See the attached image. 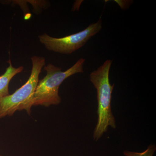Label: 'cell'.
I'll return each mask as SVG.
<instances>
[{
  "instance_id": "1",
  "label": "cell",
  "mask_w": 156,
  "mask_h": 156,
  "mask_svg": "<svg viewBox=\"0 0 156 156\" xmlns=\"http://www.w3.org/2000/svg\"><path fill=\"white\" fill-rule=\"evenodd\" d=\"M112 61L108 59L90 74V80L97 90L98 115L93 139L97 141L107 132L109 127L116 128L115 120L112 111V95L114 84L110 83L109 71Z\"/></svg>"
},
{
  "instance_id": "2",
  "label": "cell",
  "mask_w": 156,
  "mask_h": 156,
  "mask_svg": "<svg viewBox=\"0 0 156 156\" xmlns=\"http://www.w3.org/2000/svg\"><path fill=\"white\" fill-rule=\"evenodd\" d=\"M85 59L80 58L75 64L65 71L61 67L49 63L45 66L47 75L39 80L33 96V106L48 107L52 105H58L61 102L58 95V89L61 84L68 78L78 73L83 72Z\"/></svg>"
},
{
  "instance_id": "3",
  "label": "cell",
  "mask_w": 156,
  "mask_h": 156,
  "mask_svg": "<svg viewBox=\"0 0 156 156\" xmlns=\"http://www.w3.org/2000/svg\"><path fill=\"white\" fill-rule=\"evenodd\" d=\"M31 59L32 68L26 83L13 94L0 99V119L11 116L17 111L25 110L30 115L34 93L38 83L39 76L45 65L44 57L35 56Z\"/></svg>"
},
{
  "instance_id": "4",
  "label": "cell",
  "mask_w": 156,
  "mask_h": 156,
  "mask_svg": "<svg viewBox=\"0 0 156 156\" xmlns=\"http://www.w3.org/2000/svg\"><path fill=\"white\" fill-rule=\"evenodd\" d=\"M102 21L99 18L96 23L77 33L61 38L53 37L44 33L39 36V41L49 51L64 54H70L86 44L89 39L102 28Z\"/></svg>"
},
{
  "instance_id": "5",
  "label": "cell",
  "mask_w": 156,
  "mask_h": 156,
  "mask_svg": "<svg viewBox=\"0 0 156 156\" xmlns=\"http://www.w3.org/2000/svg\"><path fill=\"white\" fill-rule=\"evenodd\" d=\"M8 62L9 64V67L7 68L5 73L0 76V99L10 95L9 86L10 82L14 76L22 72L23 69L22 66L14 67L10 59Z\"/></svg>"
},
{
  "instance_id": "6",
  "label": "cell",
  "mask_w": 156,
  "mask_h": 156,
  "mask_svg": "<svg viewBox=\"0 0 156 156\" xmlns=\"http://www.w3.org/2000/svg\"><path fill=\"white\" fill-rule=\"evenodd\" d=\"M156 150V146L152 144L148 147L147 148L142 152L125 151L124 154L126 156H153Z\"/></svg>"
},
{
  "instance_id": "7",
  "label": "cell",
  "mask_w": 156,
  "mask_h": 156,
  "mask_svg": "<svg viewBox=\"0 0 156 156\" xmlns=\"http://www.w3.org/2000/svg\"><path fill=\"white\" fill-rule=\"evenodd\" d=\"M0 156H2V155H0Z\"/></svg>"
}]
</instances>
